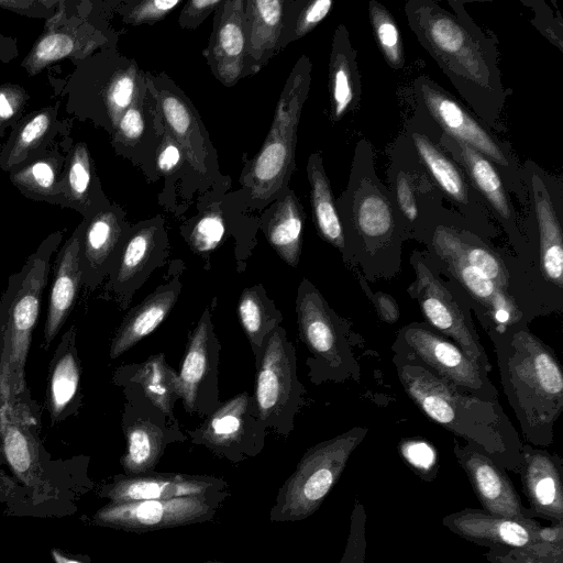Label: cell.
Returning a JSON list of instances; mask_svg holds the SVG:
<instances>
[{
    "mask_svg": "<svg viewBox=\"0 0 563 563\" xmlns=\"http://www.w3.org/2000/svg\"><path fill=\"white\" fill-rule=\"evenodd\" d=\"M448 3L452 11L434 0H408L404 8L408 25L468 110L493 132H505L503 113L511 90L503 82L497 37L477 25L466 1Z\"/></svg>",
    "mask_w": 563,
    "mask_h": 563,
    "instance_id": "obj_1",
    "label": "cell"
},
{
    "mask_svg": "<svg viewBox=\"0 0 563 563\" xmlns=\"http://www.w3.org/2000/svg\"><path fill=\"white\" fill-rule=\"evenodd\" d=\"M335 202L345 241L343 262L367 282L395 277L409 239L366 139L355 145L346 187Z\"/></svg>",
    "mask_w": 563,
    "mask_h": 563,
    "instance_id": "obj_2",
    "label": "cell"
},
{
    "mask_svg": "<svg viewBox=\"0 0 563 563\" xmlns=\"http://www.w3.org/2000/svg\"><path fill=\"white\" fill-rule=\"evenodd\" d=\"M40 418L0 405V453L25 494L23 517L60 518L77 511L93 488L89 456L53 459L38 437Z\"/></svg>",
    "mask_w": 563,
    "mask_h": 563,
    "instance_id": "obj_3",
    "label": "cell"
},
{
    "mask_svg": "<svg viewBox=\"0 0 563 563\" xmlns=\"http://www.w3.org/2000/svg\"><path fill=\"white\" fill-rule=\"evenodd\" d=\"M504 394L529 444L548 448L563 411V369L555 352L526 322L487 333Z\"/></svg>",
    "mask_w": 563,
    "mask_h": 563,
    "instance_id": "obj_4",
    "label": "cell"
},
{
    "mask_svg": "<svg viewBox=\"0 0 563 563\" xmlns=\"http://www.w3.org/2000/svg\"><path fill=\"white\" fill-rule=\"evenodd\" d=\"M393 363L405 393L422 413L518 474L523 442L499 401L462 393L413 360L394 354Z\"/></svg>",
    "mask_w": 563,
    "mask_h": 563,
    "instance_id": "obj_5",
    "label": "cell"
},
{
    "mask_svg": "<svg viewBox=\"0 0 563 563\" xmlns=\"http://www.w3.org/2000/svg\"><path fill=\"white\" fill-rule=\"evenodd\" d=\"M64 238L63 230L48 234L13 273L0 298V405L11 404L41 417L25 380V365L36 328L51 260Z\"/></svg>",
    "mask_w": 563,
    "mask_h": 563,
    "instance_id": "obj_6",
    "label": "cell"
},
{
    "mask_svg": "<svg viewBox=\"0 0 563 563\" xmlns=\"http://www.w3.org/2000/svg\"><path fill=\"white\" fill-rule=\"evenodd\" d=\"M521 166L528 195L521 221L530 252V271L549 312L560 313L563 310V181L531 159Z\"/></svg>",
    "mask_w": 563,
    "mask_h": 563,
    "instance_id": "obj_7",
    "label": "cell"
},
{
    "mask_svg": "<svg viewBox=\"0 0 563 563\" xmlns=\"http://www.w3.org/2000/svg\"><path fill=\"white\" fill-rule=\"evenodd\" d=\"M295 310L299 338L309 352L306 365L310 382H358L361 366L354 349L361 339L308 278L298 286Z\"/></svg>",
    "mask_w": 563,
    "mask_h": 563,
    "instance_id": "obj_8",
    "label": "cell"
},
{
    "mask_svg": "<svg viewBox=\"0 0 563 563\" xmlns=\"http://www.w3.org/2000/svg\"><path fill=\"white\" fill-rule=\"evenodd\" d=\"M411 90L416 106L422 109L444 134L468 145L495 166L506 188L525 210L528 195L522 166L511 144L500 139L460 100L427 75L416 77Z\"/></svg>",
    "mask_w": 563,
    "mask_h": 563,
    "instance_id": "obj_9",
    "label": "cell"
},
{
    "mask_svg": "<svg viewBox=\"0 0 563 563\" xmlns=\"http://www.w3.org/2000/svg\"><path fill=\"white\" fill-rule=\"evenodd\" d=\"M311 62L302 55L277 102L272 126L244 175V186L260 206L274 199L295 168L297 128L311 82Z\"/></svg>",
    "mask_w": 563,
    "mask_h": 563,
    "instance_id": "obj_10",
    "label": "cell"
},
{
    "mask_svg": "<svg viewBox=\"0 0 563 563\" xmlns=\"http://www.w3.org/2000/svg\"><path fill=\"white\" fill-rule=\"evenodd\" d=\"M367 433V427L356 426L309 448L279 488L269 520L300 521L313 515Z\"/></svg>",
    "mask_w": 563,
    "mask_h": 563,
    "instance_id": "obj_11",
    "label": "cell"
},
{
    "mask_svg": "<svg viewBox=\"0 0 563 563\" xmlns=\"http://www.w3.org/2000/svg\"><path fill=\"white\" fill-rule=\"evenodd\" d=\"M409 261L415 279L407 292L419 306L423 321L490 373L493 366L481 343L470 302L463 291L452 279L444 278L437 271L424 250H415Z\"/></svg>",
    "mask_w": 563,
    "mask_h": 563,
    "instance_id": "obj_12",
    "label": "cell"
},
{
    "mask_svg": "<svg viewBox=\"0 0 563 563\" xmlns=\"http://www.w3.org/2000/svg\"><path fill=\"white\" fill-rule=\"evenodd\" d=\"M253 400L262 423L288 437L305 404V387L297 375V356L286 330L278 325L264 340L254 357Z\"/></svg>",
    "mask_w": 563,
    "mask_h": 563,
    "instance_id": "obj_13",
    "label": "cell"
},
{
    "mask_svg": "<svg viewBox=\"0 0 563 563\" xmlns=\"http://www.w3.org/2000/svg\"><path fill=\"white\" fill-rule=\"evenodd\" d=\"M419 162L453 210L468 221L481 236L493 242L499 230L484 207L463 168L439 145V128L418 106L401 132Z\"/></svg>",
    "mask_w": 563,
    "mask_h": 563,
    "instance_id": "obj_14",
    "label": "cell"
},
{
    "mask_svg": "<svg viewBox=\"0 0 563 563\" xmlns=\"http://www.w3.org/2000/svg\"><path fill=\"white\" fill-rule=\"evenodd\" d=\"M394 354L418 362L455 389L474 397L499 401L489 373L459 345L424 321L401 327L391 345Z\"/></svg>",
    "mask_w": 563,
    "mask_h": 563,
    "instance_id": "obj_15",
    "label": "cell"
},
{
    "mask_svg": "<svg viewBox=\"0 0 563 563\" xmlns=\"http://www.w3.org/2000/svg\"><path fill=\"white\" fill-rule=\"evenodd\" d=\"M88 7V1L59 0L57 12L21 62L30 77L62 59H81L107 48L106 26Z\"/></svg>",
    "mask_w": 563,
    "mask_h": 563,
    "instance_id": "obj_16",
    "label": "cell"
},
{
    "mask_svg": "<svg viewBox=\"0 0 563 563\" xmlns=\"http://www.w3.org/2000/svg\"><path fill=\"white\" fill-rule=\"evenodd\" d=\"M121 428L125 451L120 464L125 475L153 472L166 448L188 438L179 423H172L136 385H125Z\"/></svg>",
    "mask_w": 563,
    "mask_h": 563,
    "instance_id": "obj_17",
    "label": "cell"
},
{
    "mask_svg": "<svg viewBox=\"0 0 563 563\" xmlns=\"http://www.w3.org/2000/svg\"><path fill=\"white\" fill-rule=\"evenodd\" d=\"M438 143L463 168L487 212L506 234L512 253L526 265L538 291L530 271V252L521 216L495 166L478 152L440 129ZM538 295L541 298L539 291Z\"/></svg>",
    "mask_w": 563,
    "mask_h": 563,
    "instance_id": "obj_18",
    "label": "cell"
},
{
    "mask_svg": "<svg viewBox=\"0 0 563 563\" xmlns=\"http://www.w3.org/2000/svg\"><path fill=\"white\" fill-rule=\"evenodd\" d=\"M267 428L255 409L253 395L242 391L221 405L187 438L232 463L257 455L264 448Z\"/></svg>",
    "mask_w": 563,
    "mask_h": 563,
    "instance_id": "obj_19",
    "label": "cell"
},
{
    "mask_svg": "<svg viewBox=\"0 0 563 563\" xmlns=\"http://www.w3.org/2000/svg\"><path fill=\"white\" fill-rule=\"evenodd\" d=\"M387 187L409 240L419 241L444 199L400 133L387 150Z\"/></svg>",
    "mask_w": 563,
    "mask_h": 563,
    "instance_id": "obj_20",
    "label": "cell"
},
{
    "mask_svg": "<svg viewBox=\"0 0 563 563\" xmlns=\"http://www.w3.org/2000/svg\"><path fill=\"white\" fill-rule=\"evenodd\" d=\"M225 497H179L126 503L109 501L90 518L95 526L147 532L211 520Z\"/></svg>",
    "mask_w": 563,
    "mask_h": 563,
    "instance_id": "obj_21",
    "label": "cell"
},
{
    "mask_svg": "<svg viewBox=\"0 0 563 563\" xmlns=\"http://www.w3.org/2000/svg\"><path fill=\"white\" fill-rule=\"evenodd\" d=\"M217 298L207 306L188 335L178 373V395L186 412L207 417L220 405L218 367L221 344L212 322Z\"/></svg>",
    "mask_w": 563,
    "mask_h": 563,
    "instance_id": "obj_22",
    "label": "cell"
},
{
    "mask_svg": "<svg viewBox=\"0 0 563 563\" xmlns=\"http://www.w3.org/2000/svg\"><path fill=\"white\" fill-rule=\"evenodd\" d=\"M70 62L75 66L73 71L63 84H53L56 93L66 99V113L82 122L89 120L111 133L109 96L124 62L109 47Z\"/></svg>",
    "mask_w": 563,
    "mask_h": 563,
    "instance_id": "obj_23",
    "label": "cell"
},
{
    "mask_svg": "<svg viewBox=\"0 0 563 563\" xmlns=\"http://www.w3.org/2000/svg\"><path fill=\"white\" fill-rule=\"evenodd\" d=\"M167 257V241L155 223L130 229L103 286V298L128 309L134 294Z\"/></svg>",
    "mask_w": 563,
    "mask_h": 563,
    "instance_id": "obj_24",
    "label": "cell"
},
{
    "mask_svg": "<svg viewBox=\"0 0 563 563\" xmlns=\"http://www.w3.org/2000/svg\"><path fill=\"white\" fill-rule=\"evenodd\" d=\"M98 495L112 503L161 500L179 497H227L228 484L211 475L150 472L139 475L118 474L103 484Z\"/></svg>",
    "mask_w": 563,
    "mask_h": 563,
    "instance_id": "obj_25",
    "label": "cell"
},
{
    "mask_svg": "<svg viewBox=\"0 0 563 563\" xmlns=\"http://www.w3.org/2000/svg\"><path fill=\"white\" fill-rule=\"evenodd\" d=\"M453 452L484 510L531 528L540 526L523 506L505 468L468 443L454 441Z\"/></svg>",
    "mask_w": 563,
    "mask_h": 563,
    "instance_id": "obj_26",
    "label": "cell"
},
{
    "mask_svg": "<svg viewBox=\"0 0 563 563\" xmlns=\"http://www.w3.org/2000/svg\"><path fill=\"white\" fill-rule=\"evenodd\" d=\"M79 265L82 287L95 291L107 279L130 231L123 213L109 205L80 222Z\"/></svg>",
    "mask_w": 563,
    "mask_h": 563,
    "instance_id": "obj_27",
    "label": "cell"
},
{
    "mask_svg": "<svg viewBox=\"0 0 563 563\" xmlns=\"http://www.w3.org/2000/svg\"><path fill=\"white\" fill-rule=\"evenodd\" d=\"M518 475L531 518L563 521V460L543 448L522 444Z\"/></svg>",
    "mask_w": 563,
    "mask_h": 563,
    "instance_id": "obj_28",
    "label": "cell"
},
{
    "mask_svg": "<svg viewBox=\"0 0 563 563\" xmlns=\"http://www.w3.org/2000/svg\"><path fill=\"white\" fill-rule=\"evenodd\" d=\"M82 366L76 344V327L62 335L48 364L45 409L54 427L77 417L82 406Z\"/></svg>",
    "mask_w": 563,
    "mask_h": 563,
    "instance_id": "obj_29",
    "label": "cell"
},
{
    "mask_svg": "<svg viewBox=\"0 0 563 563\" xmlns=\"http://www.w3.org/2000/svg\"><path fill=\"white\" fill-rule=\"evenodd\" d=\"M60 102L25 113L0 151V169L9 173L46 152L57 136H67L71 120L59 119Z\"/></svg>",
    "mask_w": 563,
    "mask_h": 563,
    "instance_id": "obj_30",
    "label": "cell"
},
{
    "mask_svg": "<svg viewBox=\"0 0 563 563\" xmlns=\"http://www.w3.org/2000/svg\"><path fill=\"white\" fill-rule=\"evenodd\" d=\"M217 9L213 33L205 55L217 79L230 87L244 73L245 1L227 0Z\"/></svg>",
    "mask_w": 563,
    "mask_h": 563,
    "instance_id": "obj_31",
    "label": "cell"
},
{
    "mask_svg": "<svg viewBox=\"0 0 563 563\" xmlns=\"http://www.w3.org/2000/svg\"><path fill=\"white\" fill-rule=\"evenodd\" d=\"M79 223L59 249L53 267L42 347L48 351L62 328L73 312L82 288V273L79 265Z\"/></svg>",
    "mask_w": 563,
    "mask_h": 563,
    "instance_id": "obj_32",
    "label": "cell"
},
{
    "mask_svg": "<svg viewBox=\"0 0 563 563\" xmlns=\"http://www.w3.org/2000/svg\"><path fill=\"white\" fill-rule=\"evenodd\" d=\"M168 274L164 284L126 312L110 343L111 360L120 357L152 333L169 314L180 296L183 269L179 266Z\"/></svg>",
    "mask_w": 563,
    "mask_h": 563,
    "instance_id": "obj_33",
    "label": "cell"
},
{
    "mask_svg": "<svg viewBox=\"0 0 563 563\" xmlns=\"http://www.w3.org/2000/svg\"><path fill=\"white\" fill-rule=\"evenodd\" d=\"M442 525L454 534L482 547L520 548L536 542V530L517 520L484 509L464 508L443 517Z\"/></svg>",
    "mask_w": 563,
    "mask_h": 563,
    "instance_id": "obj_34",
    "label": "cell"
},
{
    "mask_svg": "<svg viewBox=\"0 0 563 563\" xmlns=\"http://www.w3.org/2000/svg\"><path fill=\"white\" fill-rule=\"evenodd\" d=\"M62 208H69L88 219L110 203L101 189L86 142L70 140L65 150L62 179Z\"/></svg>",
    "mask_w": 563,
    "mask_h": 563,
    "instance_id": "obj_35",
    "label": "cell"
},
{
    "mask_svg": "<svg viewBox=\"0 0 563 563\" xmlns=\"http://www.w3.org/2000/svg\"><path fill=\"white\" fill-rule=\"evenodd\" d=\"M330 111L333 122L358 109L362 98L356 49L345 24L334 30L329 60Z\"/></svg>",
    "mask_w": 563,
    "mask_h": 563,
    "instance_id": "obj_36",
    "label": "cell"
},
{
    "mask_svg": "<svg viewBox=\"0 0 563 563\" xmlns=\"http://www.w3.org/2000/svg\"><path fill=\"white\" fill-rule=\"evenodd\" d=\"M286 2L245 1L244 71L257 73L278 52Z\"/></svg>",
    "mask_w": 563,
    "mask_h": 563,
    "instance_id": "obj_37",
    "label": "cell"
},
{
    "mask_svg": "<svg viewBox=\"0 0 563 563\" xmlns=\"http://www.w3.org/2000/svg\"><path fill=\"white\" fill-rule=\"evenodd\" d=\"M112 382L115 386L136 385L172 423H178L174 408L178 395V373L167 363L164 353L153 354L145 361L118 367Z\"/></svg>",
    "mask_w": 563,
    "mask_h": 563,
    "instance_id": "obj_38",
    "label": "cell"
},
{
    "mask_svg": "<svg viewBox=\"0 0 563 563\" xmlns=\"http://www.w3.org/2000/svg\"><path fill=\"white\" fill-rule=\"evenodd\" d=\"M65 151L53 144L40 156L8 173L11 184L25 197L49 205H63L62 179Z\"/></svg>",
    "mask_w": 563,
    "mask_h": 563,
    "instance_id": "obj_39",
    "label": "cell"
},
{
    "mask_svg": "<svg viewBox=\"0 0 563 563\" xmlns=\"http://www.w3.org/2000/svg\"><path fill=\"white\" fill-rule=\"evenodd\" d=\"M311 207L319 235L345 256V241L331 184L319 152L310 155L307 164Z\"/></svg>",
    "mask_w": 563,
    "mask_h": 563,
    "instance_id": "obj_40",
    "label": "cell"
},
{
    "mask_svg": "<svg viewBox=\"0 0 563 563\" xmlns=\"http://www.w3.org/2000/svg\"><path fill=\"white\" fill-rule=\"evenodd\" d=\"M303 221L301 205L290 191L279 201L263 228L271 246L292 268L300 260Z\"/></svg>",
    "mask_w": 563,
    "mask_h": 563,
    "instance_id": "obj_41",
    "label": "cell"
},
{
    "mask_svg": "<svg viewBox=\"0 0 563 563\" xmlns=\"http://www.w3.org/2000/svg\"><path fill=\"white\" fill-rule=\"evenodd\" d=\"M236 311L240 324L255 357L265 338L283 322V313L268 297L262 284L242 290Z\"/></svg>",
    "mask_w": 563,
    "mask_h": 563,
    "instance_id": "obj_42",
    "label": "cell"
},
{
    "mask_svg": "<svg viewBox=\"0 0 563 563\" xmlns=\"http://www.w3.org/2000/svg\"><path fill=\"white\" fill-rule=\"evenodd\" d=\"M367 11L377 46L390 68L400 70L406 65L404 42L390 11L380 2L371 0Z\"/></svg>",
    "mask_w": 563,
    "mask_h": 563,
    "instance_id": "obj_43",
    "label": "cell"
},
{
    "mask_svg": "<svg viewBox=\"0 0 563 563\" xmlns=\"http://www.w3.org/2000/svg\"><path fill=\"white\" fill-rule=\"evenodd\" d=\"M161 107L166 124L174 137L181 144L187 158L194 166L198 164L195 148L198 146V123L189 106L173 92L162 91L159 93Z\"/></svg>",
    "mask_w": 563,
    "mask_h": 563,
    "instance_id": "obj_44",
    "label": "cell"
},
{
    "mask_svg": "<svg viewBox=\"0 0 563 563\" xmlns=\"http://www.w3.org/2000/svg\"><path fill=\"white\" fill-rule=\"evenodd\" d=\"M485 558L490 563H563V543L536 541L520 548H489Z\"/></svg>",
    "mask_w": 563,
    "mask_h": 563,
    "instance_id": "obj_45",
    "label": "cell"
},
{
    "mask_svg": "<svg viewBox=\"0 0 563 563\" xmlns=\"http://www.w3.org/2000/svg\"><path fill=\"white\" fill-rule=\"evenodd\" d=\"M290 10V25L283 26L280 47L311 32L331 12L332 0H313L295 2Z\"/></svg>",
    "mask_w": 563,
    "mask_h": 563,
    "instance_id": "obj_46",
    "label": "cell"
},
{
    "mask_svg": "<svg viewBox=\"0 0 563 563\" xmlns=\"http://www.w3.org/2000/svg\"><path fill=\"white\" fill-rule=\"evenodd\" d=\"M225 232L223 218L217 212H209L194 224L187 235V242L196 254L207 261L208 255L222 243Z\"/></svg>",
    "mask_w": 563,
    "mask_h": 563,
    "instance_id": "obj_47",
    "label": "cell"
},
{
    "mask_svg": "<svg viewBox=\"0 0 563 563\" xmlns=\"http://www.w3.org/2000/svg\"><path fill=\"white\" fill-rule=\"evenodd\" d=\"M29 101L30 95L21 85L0 84V140L25 114Z\"/></svg>",
    "mask_w": 563,
    "mask_h": 563,
    "instance_id": "obj_48",
    "label": "cell"
},
{
    "mask_svg": "<svg viewBox=\"0 0 563 563\" xmlns=\"http://www.w3.org/2000/svg\"><path fill=\"white\" fill-rule=\"evenodd\" d=\"M366 547V512L363 503L355 498L345 548L338 563H365Z\"/></svg>",
    "mask_w": 563,
    "mask_h": 563,
    "instance_id": "obj_49",
    "label": "cell"
},
{
    "mask_svg": "<svg viewBox=\"0 0 563 563\" xmlns=\"http://www.w3.org/2000/svg\"><path fill=\"white\" fill-rule=\"evenodd\" d=\"M399 451L404 461L421 479L432 482L437 477V455L430 444L416 440L404 441Z\"/></svg>",
    "mask_w": 563,
    "mask_h": 563,
    "instance_id": "obj_50",
    "label": "cell"
},
{
    "mask_svg": "<svg viewBox=\"0 0 563 563\" xmlns=\"http://www.w3.org/2000/svg\"><path fill=\"white\" fill-rule=\"evenodd\" d=\"M522 3L529 5L534 13L533 19L530 21L532 25L562 52L563 20L561 13L558 10L551 9L542 0H528L522 1Z\"/></svg>",
    "mask_w": 563,
    "mask_h": 563,
    "instance_id": "obj_51",
    "label": "cell"
},
{
    "mask_svg": "<svg viewBox=\"0 0 563 563\" xmlns=\"http://www.w3.org/2000/svg\"><path fill=\"white\" fill-rule=\"evenodd\" d=\"M144 131V120L135 100L130 108H128L113 131V144L119 151L120 148L128 147L130 144L137 141Z\"/></svg>",
    "mask_w": 563,
    "mask_h": 563,
    "instance_id": "obj_52",
    "label": "cell"
},
{
    "mask_svg": "<svg viewBox=\"0 0 563 563\" xmlns=\"http://www.w3.org/2000/svg\"><path fill=\"white\" fill-rule=\"evenodd\" d=\"M180 3L178 0H146L123 13V20L131 24L150 23L163 19Z\"/></svg>",
    "mask_w": 563,
    "mask_h": 563,
    "instance_id": "obj_53",
    "label": "cell"
},
{
    "mask_svg": "<svg viewBox=\"0 0 563 563\" xmlns=\"http://www.w3.org/2000/svg\"><path fill=\"white\" fill-rule=\"evenodd\" d=\"M59 0H0V9L35 19H52L57 12Z\"/></svg>",
    "mask_w": 563,
    "mask_h": 563,
    "instance_id": "obj_54",
    "label": "cell"
},
{
    "mask_svg": "<svg viewBox=\"0 0 563 563\" xmlns=\"http://www.w3.org/2000/svg\"><path fill=\"white\" fill-rule=\"evenodd\" d=\"M4 464L0 453V504L5 505V514L23 517L25 494L12 475L1 470Z\"/></svg>",
    "mask_w": 563,
    "mask_h": 563,
    "instance_id": "obj_55",
    "label": "cell"
},
{
    "mask_svg": "<svg viewBox=\"0 0 563 563\" xmlns=\"http://www.w3.org/2000/svg\"><path fill=\"white\" fill-rule=\"evenodd\" d=\"M357 276L363 290L373 302L378 317L387 323L397 322L400 311L396 300L386 292L373 291L367 285L368 282L360 273H357Z\"/></svg>",
    "mask_w": 563,
    "mask_h": 563,
    "instance_id": "obj_56",
    "label": "cell"
},
{
    "mask_svg": "<svg viewBox=\"0 0 563 563\" xmlns=\"http://www.w3.org/2000/svg\"><path fill=\"white\" fill-rule=\"evenodd\" d=\"M221 0H191L188 1L180 15L181 27H196L213 9H217Z\"/></svg>",
    "mask_w": 563,
    "mask_h": 563,
    "instance_id": "obj_57",
    "label": "cell"
},
{
    "mask_svg": "<svg viewBox=\"0 0 563 563\" xmlns=\"http://www.w3.org/2000/svg\"><path fill=\"white\" fill-rule=\"evenodd\" d=\"M180 156L178 146L173 142H166L158 153V167L163 172H169L178 165Z\"/></svg>",
    "mask_w": 563,
    "mask_h": 563,
    "instance_id": "obj_58",
    "label": "cell"
},
{
    "mask_svg": "<svg viewBox=\"0 0 563 563\" xmlns=\"http://www.w3.org/2000/svg\"><path fill=\"white\" fill-rule=\"evenodd\" d=\"M536 541L544 543H563V521L551 522L549 527L540 526L536 530Z\"/></svg>",
    "mask_w": 563,
    "mask_h": 563,
    "instance_id": "obj_59",
    "label": "cell"
},
{
    "mask_svg": "<svg viewBox=\"0 0 563 563\" xmlns=\"http://www.w3.org/2000/svg\"><path fill=\"white\" fill-rule=\"evenodd\" d=\"M19 55L18 40L0 33V62L10 63Z\"/></svg>",
    "mask_w": 563,
    "mask_h": 563,
    "instance_id": "obj_60",
    "label": "cell"
},
{
    "mask_svg": "<svg viewBox=\"0 0 563 563\" xmlns=\"http://www.w3.org/2000/svg\"><path fill=\"white\" fill-rule=\"evenodd\" d=\"M51 556L54 563H90L87 556L68 554L59 549H52Z\"/></svg>",
    "mask_w": 563,
    "mask_h": 563,
    "instance_id": "obj_61",
    "label": "cell"
},
{
    "mask_svg": "<svg viewBox=\"0 0 563 563\" xmlns=\"http://www.w3.org/2000/svg\"><path fill=\"white\" fill-rule=\"evenodd\" d=\"M202 563H224V562H219V561H207V562H202Z\"/></svg>",
    "mask_w": 563,
    "mask_h": 563,
    "instance_id": "obj_62",
    "label": "cell"
}]
</instances>
